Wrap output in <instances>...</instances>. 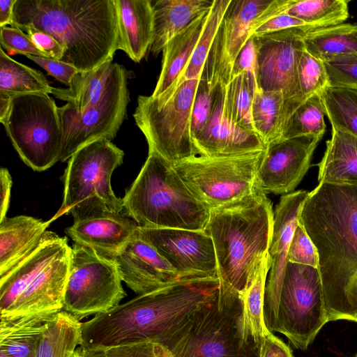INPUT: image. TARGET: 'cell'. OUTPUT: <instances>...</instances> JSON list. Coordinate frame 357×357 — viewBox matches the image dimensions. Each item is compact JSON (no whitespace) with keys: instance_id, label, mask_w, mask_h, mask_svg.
<instances>
[{"instance_id":"1","label":"cell","mask_w":357,"mask_h":357,"mask_svg":"<svg viewBox=\"0 0 357 357\" xmlns=\"http://www.w3.org/2000/svg\"><path fill=\"white\" fill-rule=\"evenodd\" d=\"M319 255L329 321L357 319V185L319 183L301 211Z\"/></svg>"},{"instance_id":"2","label":"cell","mask_w":357,"mask_h":357,"mask_svg":"<svg viewBox=\"0 0 357 357\" xmlns=\"http://www.w3.org/2000/svg\"><path fill=\"white\" fill-rule=\"evenodd\" d=\"M218 278L186 279L138 295L82 324L79 346L109 348L143 342L163 346L192 315L218 298Z\"/></svg>"},{"instance_id":"3","label":"cell","mask_w":357,"mask_h":357,"mask_svg":"<svg viewBox=\"0 0 357 357\" xmlns=\"http://www.w3.org/2000/svg\"><path fill=\"white\" fill-rule=\"evenodd\" d=\"M11 26L48 33L64 48L60 61L82 73L113 60L118 50L114 0H17Z\"/></svg>"},{"instance_id":"4","label":"cell","mask_w":357,"mask_h":357,"mask_svg":"<svg viewBox=\"0 0 357 357\" xmlns=\"http://www.w3.org/2000/svg\"><path fill=\"white\" fill-rule=\"evenodd\" d=\"M273 220L271 202L259 189L239 202L211 211L206 231L216 256L218 307L237 302L252 280L268 252Z\"/></svg>"},{"instance_id":"5","label":"cell","mask_w":357,"mask_h":357,"mask_svg":"<svg viewBox=\"0 0 357 357\" xmlns=\"http://www.w3.org/2000/svg\"><path fill=\"white\" fill-rule=\"evenodd\" d=\"M122 199L123 212L139 227L206 230L211 214L173 166L153 153Z\"/></svg>"},{"instance_id":"6","label":"cell","mask_w":357,"mask_h":357,"mask_svg":"<svg viewBox=\"0 0 357 357\" xmlns=\"http://www.w3.org/2000/svg\"><path fill=\"white\" fill-rule=\"evenodd\" d=\"M123 157V151L107 139L78 149L68 160L62 176L63 202L51 220L66 213L76 220L105 212H123V199L115 195L111 185L112 175Z\"/></svg>"},{"instance_id":"7","label":"cell","mask_w":357,"mask_h":357,"mask_svg":"<svg viewBox=\"0 0 357 357\" xmlns=\"http://www.w3.org/2000/svg\"><path fill=\"white\" fill-rule=\"evenodd\" d=\"M199 79L184 81L165 98H137L133 117L146 139L149 153L172 165L199 155L191 132V116Z\"/></svg>"},{"instance_id":"8","label":"cell","mask_w":357,"mask_h":357,"mask_svg":"<svg viewBox=\"0 0 357 357\" xmlns=\"http://www.w3.org/2000/svg\"><path fill=\"white\" fill-rule=\"evenodd\" d=\"M0 121L20 158L33 170L45 171L59 161L63 135L59 107L48 93L13 96Z\"/></svg>"},{"instance_id":"9","label":"cell","mask_w":357,"mask_h":357,"mask_svg":"<svg viewBox=\"0 0 357 357\" xmlns=\"http://www.w3.org/2000/svg\"><path fill=\"white\" fill-rule=\"evenodd\" d=\"M264 151L231 157L197 155L172 166L195 197L211 211L239 202L258 189L256 176Z\"/></svg>"},{"instance_id":"10","label":"cell","mask_w":357,"mask_h":357,"mask_svg":"<svg viewBox=\"0 0 357 357\" xmlns=\"http://www.w3.org/2000/svg\"><path fill=\"white\" fill-rule=\"evenodd\" d=\"M328 322L319 269L288 261L271 333L284 335L304 351Z\"/></svg>"},{"instance_id":"11","label":"cell","mask_w":357,"mask_h":357,"mask_svg":"<svg viewBox=\"0 0 357 357\" xmlns=\"http://www.w3.org/2000/svg\"><path fill=\"white\" fill-rule=\"evenodd\" d=\"M239 301L223 307L217 300L198 310L163 344L172 357H258L257 347L242 344Z\"/></svg>"},{"instance_id":"12","label":"cell","mask_w":357,"mask_h":357,"mask_svg":"<svg viewBox=\"0 0 357 357\" xmlns=\"http://www.w3.org/2000/svg\"><path fill=\"white\" fill-rule=\"evenodd\" d=\"M121 282L113 259L74 243L62 311L79 321L107 312L126 296Z\"/></svg>"},{"instance_id":"13","label":"cell","mask_w":357,"mask_h":357,"mask_svg":"<svg viewBox=\"0 0 357 357\" xmlns=\"http://www.w3.org/2000/svg\"><path fill=\"white\" fill-rule=\"evenodd\" d=\"M130 74L123 66L119 64L102 100L82 112L77 111L70 103L59 107L63 135L59 161L68 160L89 143L100 139L112 141L116 136L130 102Z\"/></svg>"},{"instance_id":"14","label":"cell","mask_w":357,"mask_h":357,"mask_svg":"<svg viewBox=\"0 0 357 357\" xmlns=\"http://www.w3.org/2000/svg\"><path fill=\"white\" fill-rule=\"evenodd\" d=\"M308 31L310 30L290 28L252 36L257 50V87L264 91L283 93L287 120L301 105L297 68Z\"/></svg>"},{"instance_id":"15","label":"cell","mask_w":357,"mask_h":357,"mask_svg":"<svg viewBox=\"0 0 357 357\" xmlns=\"http://www.w3.org/2000/svg\"><path fill=\"white\" fill-rule=\"evenodd\" d=\"M272 0H231L214 38L202 78L213 89L227 86L238 53L250 36L255 20Z\"/></svg>"},{"instance_id":"16","label":"cell","mask_w":357,"mask_h":357,"mask_svg":"<svg viewBox=\"0 0 357 357\" xmlns=\"http://www.w3.org/2000/svg\"><path fill=\"white\" fill-rule=\"evenodd\" d=\"M138 231L183 279L218 278L215 248L206 230L138 227Z\"/></svg>"},{"instance_id":"17","label":"cell","mask_w":357,"mask_h":357,"mask_svg":"<svg viewBox=\"0 0 357 357\" xmlns=\"http://www.w3.org/2000/svg\"><path fill=\"white\" fill-rule=\"evenodd\" d=\"M321 139L305 135L268 144L257 173V188L265 193L292 192L307 172Z\"/></svg>"},{"instance_id":"18","label":"cell","mask_w":357,"mask_h":357,"mask_svg":"<svg viewBox=\"0 0 357 357\" xmlns=\"http://www.w3.org/2000/svg\"><path fill=\"white\" fill-rule=\"evenodd\" d=\"M309 195L310 192L303 190L284 195L273 212V227L268 250L271 268L264 297V319L266 327L271 333L288 263L289 245L301 211Z\"/></svg>"},{"instance_id":"19","label":"cell","mask_w":357,"mask_h":357,"mask_svg":"<svg viewBox=\"0 0 357 357\" xmlns=\"http://www.w3.org/2000/svg\"><path fill=\"white\" fill-rule=\"evenodd\" d=\"M113 260L121 280L138 295L186 280L141 236L138 229Z\"/></svg>"},{"instance_id":"20","label":"cell","mask_w":357,"mask_h":357,"mask_svg":"<svg viewBox=\"0 0 357 357\" xmlns=\"http://www.w3.org/2000/svg\"><path fill=\"white\" fill-rule=\"evenodd\" d=\"M199 155L231 157L264 151L266 145L255 132L243 129L229 117L223 107L222 89L215 87L211 114L204 130L194 139Z\"/></svg>"},{"instance_id":"21","label":"cell","mask_w":357,"mask_h":357,"mask_svg":"<svg viewBox=\"0 0 357 357\" xmlns=\"http://www.w3.org/2000/svg\"><path fill=\"white\" fill-rule=\"evenodd\" d=\"M71 248L68 241L1 317L61 312L64 304Z\"/></svg>"},{"instance_id":"22","label":"cell","mask_w":357,"mask_h":357,"mask_svg":"<svg viewBox=\"0 0 357 357\" xmlns=\"http://www.w3.org/2000/svg\"><path fill=\"white\" fill-rule=\"evenodd\" d=\"M138 227L137 222L124 212H105L74 220L65 232L75 243L113 259Z\"/></svg>"},{"instance_id":"23","label":"cell","mask_w":357,"mask_h":357,"mask_svg":"<svg viewBox=\"0 0 357 357\" xmlns=\"http://www.w3.org/2000/svg\"><path fill=\"white\" fill-rule=\"evenodd\" d=\"M118 20L117 50L139 63L151 49L154 17L151 0H114Z\"/></svg>"},{"instance_id":"24","label":"cell","mask_w":357,"mask_h":357,"mask_svg":"<svg viewBox=\"0 0 357 357\" xmlns=\"http://www.w3.org/2000/svg\"><path fill=\"white\" fill-rule=\"evenodd\" d=\"M50 222L23 215L0 221V277L38 248Z\"/></svg>"},{"instance_id":"25","label":"cell","mask_w":357,"mask_h":357,"mask_svg":"<svg viewBox=\"0 0 357 357\" xmlns=\"http://www.w3.org/2000/svg\"><path fill=\"white\" fill-rule=\"evenodd\" d=\"M59 312L0 317V355L36 357L44 331Z\"/></svg>"},{"instance_id":"26","label":"cell","mask_w":357,"mask_h":357,"mask_svg":"<svg viewBox=\"0 0 357 357\" xmlns=\"http://www.w3.org/2000/svg\"><path fill=\"white\" fill-rule=\"evenodd\" d=\"M151 2L154 32L150 50L157 56L172 38L197 18L208 13L213 0H158Z\"/></svg>"},{"instance_id":"27","label":"cell","mask_w":357,"mask_h":357,"mask_svg":"<svg viewBox=\"0 0 357 357\" xmlns=\"http://www.w3.org/2000/svg\"><path fill=\"white\" fill-rule=\"evenodd\" d=\"M67 241L66 238L47 231L41 243L31 255L0 277V313L15 301Z\"/></svg>"},{"instance_id":"28","label":"cell","mask_w":357,"mask_h":357,"mask_svg":"<svg viewBox=\"0 0 357 357\" xmlns=\"http://www.w3.org/2000/svg\"><path fill=\"white\" fill-rule=\"evenodd\" d=\"M268 252L245 289L238 295L241 312L238 319L241 343L259 348L261 340L270 331L264 319V297L270 270Z\"/></svg>"},{"instance_id":"29","label":"cell","mask_w":357,"mask_h":357,"mask_svg":"<svg viewBox=\"0 0 357 357\" xmlns=\"http://www.w3.org/2000/svg\"><path fill=\"white\" fill-rule=\"evenodd\" d=\"M208 12L197 18L164 47L161 71L152 97L172 89L180 80L202 34Z\"/></svg>"},{"instance_id":"30","label":"cell","mask_w":357,"mask_h":357,"mask_svg":"<svg viewBox=\"0 0 357 357\" xmlns=\"http://www.w3.org/2000/svg\"><path fill=\"white\" fill-rule=\"evenodd\" d=\"M324 154L318 164L319 183L357 185V137L332 129Z\"/></svg>"},{"instance_id":"31","label":"cell","mask_w":357,"mask_h":357,"mask_svg":"<svg viewBox=\"0 0 357 357\" xmlns=\"http://www.w3.org/2000/svg\"><path fill=\"white\" fill-rule=\"evenodd\" d=\"M119 63L109 60L97 68L78 72L66 88L53 87L52 94L66 101L78 112L98 104L105 96Z\"/></svg>"},{"instance_id":"32","label":"cell","mask_w":357,"mask_h":357,"mask_svg":"<svg viewBox=\"0 0 357 357\" xmlns=\"http://www.w3.org/2000/svg\"><path fill=\"white\" fill-rule=\"evenodd\" d=\"M305 49L312 56L328 61L357 54V24H341L308 31Z\"/></svg>"},{"instance_id":"33","label":"cell","mask_w":357,"mask_h":357,"mask_svg":"<svg viewBox=\"0 0 357 357\" xmlns=\"http://www.w3.org/2000/svg\"><path fill=\"white\" fill-rule=\"evenodd\" d=\"M255 131L268 144L281 139L287 121V112L282 91L255 90L252 105Z\"/></svg>"},{"instance_id":"34","label":"cell","mask_w":357,"mask_h":357,"mask_svg":"<svg viewBox=\"0 0 357 357\" xmlns=\"http://www.w3.org/2000/svg\"><path fill=\"white\" fill-rule=\"evenodd\" d=\"M52 89L40 71L15 61L0 48V98L11 100L30 93L52 94Z\"/></svg>"},{"instance_id":"35","label":"cell","mask_w":357,"mask_h":357,"mask_svg":"<svg viewBox=\"0 0 357 357\" xmlns=\"http://www.w3.org/2000/svg\"><path fill=\"white\" fill-rule=\"evenodd\" d=\"M82 322L61 311L49 322L36 357H72L80 345Z\"/></svg>"},{"instance_id":"36","label":"cell","mask_w":357,"mask_h":357,"mask_svg":"<svg viewBox=\"0 0 357 357\" xmlns=\"http://www.w3.org/2000/svg\"><path fill=\"white\" fill-rule=\"evenodd\" d=\"M220 86L223 107L229 117L239 127L255 132L252 121V105L257 88L256 77L244 71L232 78L228 85Z\"/></svg>"},{"instance_id":"37","label":"cell","mask_w":357,"mask_h":357,"mask_svg":"<svg viewBox=\"0 0 357 357\" xmlns=\"http://www.w3.org/2000/svg\"><path fill=\"white\" fill-rule=\"evenodd\" d=\"M230 2L231 0H213L202 34L182 77L174 88L155 98H167L184 81L201 78L214 38Z\"/></svg>"},{"instance_id":"38","label":"cell","mask_w":357,"mask_h":357,"mask_svg":"<svg viewBox=\"0 0 357 357\" xmlns=\"http://www.w3.org/2000/svg\"><path fill=\"white\" fill-rule=\"evenodd\" d=\"M286 13L315 29L343 24L349 17L346 0H294Z\"/></svg>"},{"instance_id":"39","label":"cell","mask_w":357,"mask_h":357,"mask_svg":"<svg viewBox=\"0 0 357 357\" xmlns=\"http://www.w3.org/2000/svg\"><path fill=\"white\" fill-rule=\"evenodd\" d=\"M321 94L332 129L344 130L357 137V89L328 86Z\"/></svg>"},{"instance_id":"40","label":"cell","mask_w":357,"mask_h":357,"mask_svg":"<svg viewBox=\"0 0 357 357\" xmlns=\"http://www.w3.org/2000/svg\"><path fill=\"white\" fill-rule=\"evenodd\" d=\"M321 93H315L308 98L289 116L281 139L305 135L323 137L326 126Z\"/></svg>"},{"instance_id":"41","label":"cell","mask_w":357,"mask_h":357,"mask_svg":"<svg viewBox=\"0 0 357 357\" xmlns=\"http://www.w3.org/2000/svg\"><path fill=\"white\" fill-rule=\"evenodd\" d=\"M297 77L301 104L329 86L324 61L310 54L305 48L299 55Z\"/></svg>"},{"instance_id":"42","label":"cell","mask_w":357,"mask_h":357,"mask_svg":"<svg viewBox=\"0 0 357 357\" xmlns=\"http://www.w3.org/2000/svg\"><path fill=\"white\" fill-rule=\"evenodd\" d=\"M215 89L206 79L200 78L192 109L191 132L193 140L208 123L213 107Z\"/></svg>"},{"instance_id":"43","label":"cell","mask_w":357,"mask_h":357,"mask_svg":"<svg viewBox=\"0 0 357 357\" xmlns=\"http://www.w3.org/2000/svg\"><path fill=\"white\" fill-rule=\"evenodd\" d=\"M329 86L357 89V54L324 61Z\"/></svg>"},{"instance_id":"44","label":"cell","mask_w":357,"mask_h":357,"mask_svg":"<svg viewBox=\"0 0 357 357\" xmlns=\"http://www.w3.org/2000/svg\"><path fill=\"white\" fill-rule=\"evenodd\" d=\"M287 258L291 263L319 268L318 251L299 221L289 245Z\"/></svg>"},{"instance_id":"45","label":"cell","mask_w":357,"mask_h":357,"mask_svg":"<svg viewBox=\"0 0 357 357\" xmlns=\"http://www.w3.org/2000/svg\"><path fill=\"white\" fill-rule=\"evenodd\" d=\"M1 28V47L10 55L16 54L24 56L33 55L50 58L34 44L30 36L22 29L14 26H3Z\"/></svg>"},{"instance_id":"46","label":"cell","mask_w":357,"mask_h":357,"mask_svg":"<svg viewBox=\"0 0 357 357\" xmlns=\"http://www.w3.org/2000/svg\"><path fill=\"white\" fill-rule=\"evenodd\" d=\"M105 351L109 357H172L165 347L152 342L109 347Z\"/></svg>"},{"instance_id":"47","label":"cell","mask_w":357,"mask_h":357,"mask_svg":"<svg viewBox=\"0 0 357 357\" xmlns=\"http://www.w3.org/2000/svg\"><path fill=\"white\" fill-rule=\"evenodd\" d=\"M26 56L43 68L48 75L67 86H70L73 78L79 72L73 66L60 60L33 55Z\"/></svg>"},{"instance_id":"48","label":"cell","mask_w":357,"mask_h":357,"mask_svg":"<svg viewBox=\"0 0 357 357\" xmlns=\"http://www.w3.org/2000/svg\"><path fill=\"white\" fill-rule=\"evenodd\" d=\"M22 29L31 38L34 44L50 58L61 60L64 54V48L48 33L32 27Z\"/></svg>"},{"instance_id":"49","label":"cell","mask_w":357,"mask_h":357,"mask_svg":"<svg viewBox=\"0 0 357 357\" xmlns=\"http://www.w3.org/2000/svg\"><path fill=\"white\" fill-rule=\"evenodd\" d=\"M257 66V50L251 36L241 50L234 62L231 80L244 71L250 73L256 77Z\"/></svg>"},{"instance_id":"50","label":"cell","mask_w":357,"mask_h":357,"mask_svg":"<svg viewBox=\"0 0 357 357\" xmlns=\"http://www.w3.org/2000/svg\"><path fill=\"white\" fill-rule=\"evenodd\" d=\"M290 28H302L307 30L314 29L306 25L303 21L284 13L262 24L253 31L251 36L265 34Z\"/></svg>"},{"instance_id":"51","label":"cell","mask_w":357,"mask_h":357,"mask_svg":"<svg viewBox=\"0 0 357 357\" xmlns=\"http://www.w3.org/2000/svg\"><path fill=\"white\" fill-rule=\"evenodd\" d=\"M258 357H294L290 347L282 340L268 333L261 341Z\"/></svg>"},{"instance_id":"52","label":"cell","mask_w":357,"mask_h":357,"mask_svg":"<svg viewBox=\"0 0 357 357\" xmlns=\"http://www.w3.org/2000/svg\"><path fill=\"white\" fill-rule=\"evenodd\" d=\"M0 183H1V202H0V221L6 217L8 210L10 193L12 188V177L8 170L2 167L0 169Z\"/></svg>"},{"instance_id":"53","label":"cell","mask_w":357,"mask_h":357,"mask_svg":"<svg viewBox=\"0 0 357 357\" xmlns=\"http://www.w3.org/2000/svg\"><path fill=\"white\" fill-rule=\"evenodd\" d=\"M17 0H0V27L13 25V9Z\"/></svg>"},{"instance_id":"54","label":"cell","mask_w":357,"mask_h":357,"mask_svg":"<svg viewBox=\"0 0 357 357\" xmlns=\"http://www.w3.org/2000/svg\"><path fill=\"white\" fill-rule=\"evenodd\" d=\"M82 357H109L105 349L99 347H84L79 346Z\"/></svg>"},{"instance_id":"55","label":"cell","mask_w":357,"mask_h":357,"mask_svg":"<svg viewBox=\"0 0 357 357\" xmlns=\"http://www.w3.org/2000/svg\"><path fill=\"white\" fill-rule=\"evenodd\" d=\"M72 357H82V352L79 347L76 349Z\"/></svg>"},{"instance_id":"56","label":"cell","mask_w":357,"mask_h":357,"mask_svg":"<svg viewBox=\"0 0 357 357\" xmlns=\"http://www.w3.org/2000/svg\"><path fill=\"white\" fill-rule=\"evenodd\" d=\"M0 357H6V356H3V355H0Z\"/></svg>"},{"instance_id":"57","label":"cell","mask_w":357,"mask_h":357,"mask_svg":"<svg viewBox=\"0 0 357 357\" xmlns=\"http://www.w3.org/2000/svg\"><path fill=\"white\" fill-rule=\"evenodd\" d=\"M354 357H357V354L355 355V356H354Z\"/></svg>"},{"instance_id":"58","label":"cell","mask_w":357,"mask_h":357,"mask_svg":"<svg viewBox=\"0 0 357 357\" xmlns=\"http://www.w3.org/2000/svg\"><path fill=\"white\" fill-rule=\"evenodd\" d=\"M355 322H356V323H357V319H356V321H355Z\"/></svg>"}]
</instances>
